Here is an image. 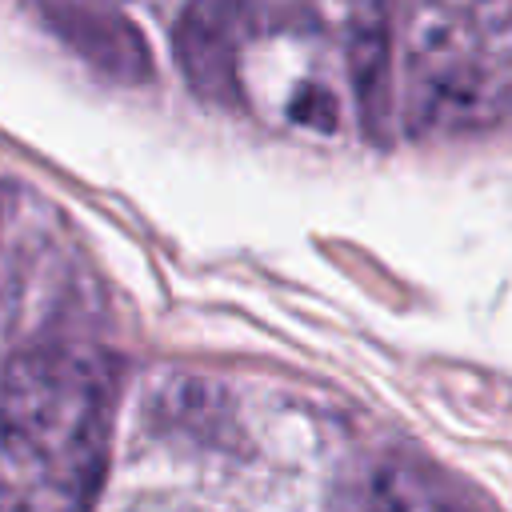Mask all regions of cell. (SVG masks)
Listing matches in <instances>:
<instances>
[{"label":"cell","mask_w":512,"mask_h":512,"mask_svg":"<svg viewBox=\"0 0 512 512\" xmlns=\"http://www.w3.org/2000/svg\"><path fill=\"white\" fill-rule=\"evenodd\" d=\"M256 0H192L176 24V64L188 88L212 104L240 96V48L252 36Z\"/></svg>","instance_id":"obj_2"},{"label":"cell","mask_w":512,"mask_h":512,"mask_svg":"<svg viewBox=\"0 0 512 512\" xmlns=\"http://www.w3.org/2000/svg\"><path fill=\"white\" fill-rule=\"evenodd\" d=\"M116 412V372L92 348L44 344L0 380V512H92Z\"/></svg>","instance_id":"obj_1"},{"label":"cell","mask_w":512,"mask_h":512,"mask_svg":"<svg viewBox=\"0 0 512 512\" xmlns=\"http://www.w3.org/2000/svg\"><path fill=\"white\" fill-rule=\"evenodd\" d=\"M44 20L100 72L116 76V80H148L152 60H148V44L144 36L112 8L104 4H88V0H40Z\"/></svg>","instance_id":"obj_3"}]
</instances>
